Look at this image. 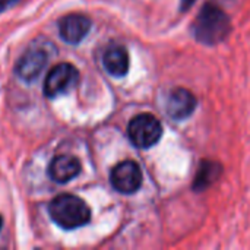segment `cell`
<instances>
[{
    "mask_svg": "<svg viewBox=\"0 0 250 250\" xmlns=\"http://www.w3.org/2000/svg\"><path fill=\"white\" fill-rule=\"evenodd\" d=\"M223 171V167L218 163L214 161H204L199 167V171L195 177V183H193V189L196 192H201L207 188H209L214 182H217V179L220 177Z\"/></svg>",
    "mask_w": 250,
    "mask_h": 250,
    "instance_id": "8fae6325",
    "label": "cell"
},
{
    "mask_svg": "<svg viewBox=\"0 0 250 250\" xmlns=\"http://www.w3.org/2000/svg\"><path fill=\"white\" fill-rule=\"evenodd\" d=\"M1 226H3V218H1V215H0V230H1Z\"/></svg>",
    "mask_w": 250,
    "mask_h": 250,
    "instance_id": "4fadbf2b",
    "label": "cell"
},
{
    "mask_svg": "<svg viewBox=\"0 0 250 250\" xmlns=\"http://www.w3.org/2000/svg\"><path fill=\"white\" fill-rule=\"evenodd\" d=\"M81 173V163L75 157H54L48 166V176L56 183H67Z\"/></svg>",
    "mask_w": 250,
    "mask_h": 250,
    "instance_id": "9c48e42d",
    "label": "cell"
},
{
    "mask_svg": "<svg viewBox=\"0 0 250 250\" xmlns=\"http://www.w3.org/2000/svg\"><path fill=\"white\" fill-rule=\"evenodd\" d=\"M50 59V51L45 48V45H31L18 60L16 63V75L31 83L40 78V75L44 72L47 63Z\"/></svg>",
    "mask_w": 250,
    "mask_h": 250,
    "instance_id": "277c9868",
    "label": "cell"
},
{
    "mask_svg": "<svg viewBox=\"0 0 250 250\" xmlns=\"http://www.w3.org/2000/svg\"><path fill=\"white\" fill-rule=\"evenodd\" d=\"M127 135L136 148L148 149L160 142L163 136V126L155 116L142 113L130 120Z\"/></svg>",
    "mask_w": 250,
    "mask_h": 250,
    "instance_id": "3957f363",
    "label": "cell"
},
{
    "mask_svg": "<svg viewBox=\"0 0 250 250\" xmlns=\"http://www.w3.org/2000/svg\"><path fill=\"white\" fill-rule=\"evenodd\" d=\"M195 0H182V10H186Z\"/></svg>",
    "mask_w": 250,
    "mask_h": 250,
    "instance_id": "7c38bea8",
    "label": "cell"
},
{
    "mask_svg": "<svg viewBox=\"0 0 250 250\" xmlns=\"http://www.w3.org/2000/svg\"><path fill=\"white\" fill-rule=\"evenodd\" d=\"M196 108L195 95L186 88H174L167 98V114L174 120L188 119Z\"/></svg>",
    "mask_w": 250,
    "mask_h": 250,
    "instance_id": "ba28073f",
    "label": "cell"
},
{
    "mask_svg": "<svg viewBox=\"0 0 250 250\" xmlns=\"http://www.w3.org/2000/svg\"><path fill=\"white\" fill-rule=\"evenodd\" d=\"M195 38L207 45H215L223 42L231 32V22L227 13L212 4L207 3L198 13L193 25Z\"/></svg>",
    "mask_w": 250,
    "mask_h": 250,
    "instance_id": "6da1fadb",
    "label": "cell"
},
{
    "mask_svg": "<svg viewBox=\"0 0 250 250\" xmlns=\"http://www.w3.org/2000/svg\"><path fill=\"white\" fill-rule=\"evenodd\" d=\"M142 170L138 163L126 160L113 167L110 173L111 186L123 195H132L142 186Z\"/></svg>",
    "mask_w": 250,
    "mask_h": 250,
    "instance_id": "8992f818",
    "label": "cell"
},
{
    "mask_svg": "<svg viewBox=\"0 0 250 250\" xmlns=\"http://www.w3.org/2000/svg\"><path fill=\"white\" fill-rule=\"evenodd\" d=\"M79 81L78 69L70 63H60L54 66L45 78L44 94L48 98H56L70 91Z\"/></svg>",
    "mask_w": 250,
    "mask_h": 250,
    "instance_id": "5b68a950",
    "label": "cell"
},
{
    "mask_svg": "<svg viewBox=\"0 0 250 250\" xmlns=\"http://www.w3.org/2000/svg\"><path fill=\"white\" fill-rule=\"evenodd\" d=\"M51 220L64 230H75L89 223V207L75 195H59L48 205Z\"/></svg>",
    "mask_w": 250,
    "mask_h": 250,
    "instance_id": "7a4b0ae2",
    "label": "cell"
},
{
    "mask_svg": "<svg viewBox=\"0 0 250 250\" xmlns=\"http://www.w3.org/2000/svg\"><path fill=\"white\" fill-rule=\"evenodd\" d=\"M91 21L79 13L66 15L59 21V34L69 44H79L89 32Z\"/></svg>",
    "mask_w": 250,
    "mask_h": 250,
    "instance_id": "52a82bcc",
    "label": "cell"
},
{
    "mask_svg": "<svg viewBox=\"0 0 250 250\" xmlns=\"http://www.w3.org/2000/svg\"><path fill=\"white\" fill-rule=\"evenodd\" d=\"M104 69L116 78H122L129 72V53L123 45H111L103 56Z\"/></svg>",
    "mask_w": 250,
    "mask_h": 250,
    "instance_id": "30bf717a",
    "label": "cell"
}]
</instances>
